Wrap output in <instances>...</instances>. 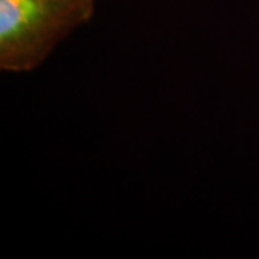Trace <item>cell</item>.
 <instances>
[{
  "mask_svg": "<svg viewBox=\"0 0 259 259\" xmlns=\"http://www.w3.org/2000/svg\"><path fill=\"white\" fill-rule=\"evenodd\" d=\"M95 12V0H0V68L30 72Z\"/></svg>",
  "mask_w": 259,
  "mask_h": 259,
  "instance_id": "obj_1",
  "label": "cell"
}]
</instances>
